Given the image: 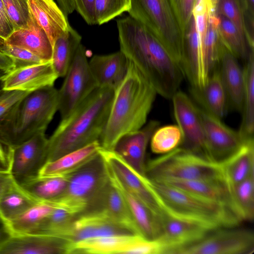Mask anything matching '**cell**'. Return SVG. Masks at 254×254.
<instances>
[{
    "instance_id": "cell-1",
    "label": "cell",
    "mask_w": 254,
    "mask_h": 254,
    "mask_svg": "<svg viewBox=\"0 0 254 254\" xmlns=\"http://www.w3.org/2000/svg\"><path fill=\"white\" fill-rule=\"evenodd\" d=\"M120 51L149 81L157 94L172 99L183 78L182 70L161 42L130 16L117 21Z\"/></svg>"
},
{
    "instance_id": "cell-2",
    "label": "cell",
    "mask_w": 254,
    "mask_h": 254,
    "mask_svg": "<svg viewBox=\"0 0 254 254\" xmlns=\"http://www.w3.org/2000/svg\"><path fill=\"white\" fill-rule=\"evenodd\" d=\"M156 94L149 81L128 60L126 74L114 90L108 118L99 140L102 148L114 150L122 136L141 128Z\"/></svg>"
},
{
    "instance_id": "cell-3",
    "label": "cell",
    "mask_w": 254,
    "mask_h": 254,
    "mask_svg": "<svg viewBox=\"0 0 254 254\" xmlns=\"http://www.w3.org/2000/svg\"><path fill=\"white\" fill-rule=\"evenodd\" d=\"M114 94L112 88L98 87L69 116L61 120L48 138L46 163L99 141Z\"/></svg>"
},
{
    "instance_id": "cell-4",
    "label": "cell",
    "mask_w": 254,
    "mask_h": 254,
    "mask_svg": "<svg viewBox=\"0 0 254 254\" xmlns=\"http://www.w3.org/2000/svg\"><path fill=\"white\" fill-rule=\"evenodd\" d=\"M58 104V90L54 86L30 93L0 119V142L14 147L45 132Z\"/></svg>"
},
{
    "instance_id": "cell-5",
    "label": "cell",
    "mask_w": 254,
    "mask_h": 254,
    "mask_svg": "<svg viewBox=\"0 0 254 254\" xmlns=\"http://www.w3.org/2000/svg\"><path fill=\"white\" fill-rule=\"evenodd\" d=\"M148 180L161 211L169 215L198 223L211 231L221 227H235L242 221L223 203Z\"/></svg>"
},
{
    "instance_id": "cell-6",
    "label": "cell",
    "mask_w": 254,
    "mask_h": 254,
    "mask_svg": "<svg viewBox=\"0 0 254 254\" xmlns=\"http://www.w3.org/2000/svg\"><path fill=\"white\" fill-rule=\"evenodd\" d=\"M145 176L164 179L225 181L221 164L178 147L145 164Z\"/></svg>"
},
{
    "instance_id": "cell-7",
    "label": "cell",
    "mask_w": 254,
    "mask_h": 254,
    "mask_svg": "<svg viewBox=\"0 0 254 254\" xmlns=\"http://www.w3.org/2000/svg\"><path fill=\"white\" fill-rule=\"evenodd\" d=\"M129 16L143 24L161 42L181 67L185 34L169 0H130Z\"/></svg>"
},
{
    "instance_id": "cell-8",
    "label": "cell",
    "mask_w": 254,
    "mask_h": 254,
    "mask_svg": "<svg viewBox=\"0 0 254 254\" xmlns=\"http://www.w3.org/2000/svg\"><path fill=\"white\" fill-rule=\"evenodd\" d=\"M109 181L107 164L99 152L85 165L69 175L65 192L51 203L80 215L95 201Z\"/></svg>"
},
{
    "instance_id": "cell-9",
    "label": "cell",
    "mask_w": 254,
    "mask_h": 254,
    "mask_svg": "<svg viewBox=\"0 0 254 254\" xmlns=\"http://www.w3.org/2000/svg\"><path fill=\"white\" fill-rule=\"evenodd\" d=\"M58 90V110L61 120L66 119L98 85L91 72L86 50L80 44Z\"/></svg>"
},
{
    "instance_id": "cell-10",
    "label": "cell",
    "mask_w": 254,
    "mask_h": 254,
    "mask_svg": "<svg viewBox=\"0 0 254 254\" xmlns=\"http://www.w3.org/2000/svg\"><path fill=\"white\" fill-rule=\"evenodd\" d=\"M233 227L213 230L200 241L180 249L176 254H252L253 232Z\"/></svg>"
},
{
    "instance_id": "cell-11",
    "label": "cell",
    "mask_w": 254,
    "mask_h": 254,
    "mask_svg": "<svg viewBox=\"0 0 254 254\" xmlns=\"http://www.w3.org/2000/svg\"><path fill=\"white\" fill-rule=\"evenodd\" d=\"M172 99L175 118L182 134L179 147L212 161L207 150L198 108L181 91L178 90Z\"/></svg>"
},
{
    "instance_id": "cell-12",
    "label": "cell",
    "mask_w": 254,
    "mask_h": 254,
    "mask_svg": "<svg viewBox=\"0 0 254 254\" xmlns=\"http://www.w3.org/2000/svg\"><path fill=\"white\" fill-rule=\"evenodd\" d=\"M198 110L207 150L212 161L220 163L238 151L245 144L252 142L246 141L239 131L230 128L221 120L202 108H198Z\"/></svg>"
},
{
    "instance_id": "cell-13",
    "label": "cell",
    "mask_w": 254,
    "mask_h": 254,
    "mask_svg": "<svg viewBox=\"0 0 254 254\" xmlns=\"http://www.w3.org/2000/svg\"><path fill=\"white\" fill-rule=\"evenodd\" d=\"M130 235L135 234L105 212L100 211L78 215L64 232L63 237L74 243L101 237Z\"/></svg>"
},
{
    "instance_id": "cell-14",
    "label": "cell",
    "mask_w": 254,
    "mask_h": 254,
    "mask_svg": "<svg viewBox=\"0 0 254 254\" xmlns=\"http://www.w3.org/2000/svg\"><path fill=\"white\" fill-rule=\"evenodd\" d=\"M160 219L161 234L158 239L165 247V254H176L180 249L200 241L212 231L201 224L162 211Z\"/></svg>"
},
{
    "instance_id": "cell-15",
    "label": "cell",
    "mask_w": 254,
    "mask_h": 254,
    "mask_svg": "<svg viewBox=\"0 0 254 254\" xmlns=\"http://www.w3.org/2000/svg\"><path fill=\"white\" fill-rule=\"evenodd\" d=\"M48 142L44 132L11 147L10 171L17 181L38 175L46 161Z\"/></svg>"
},
{
    "instance_id": "cell-16",
    "label": "cell",
    "mask_w": 254,
    "mask_h": 254,
    "mask_svg": "<svg viewBox=\"0 0 254 254\" xmlns=\"http://www.w3.org/2000/svg\"><path fill=\"white\" fill-rule=\"evenodd\" d=\"M52 61L14 69L1 79L3 90H17L32 92L54 86L58 78Z\"/></svg>"
},
{
    "instance_id": "cell-17",
    "label": "cell",
    "mask_w": 254,
    "mask_h": 254,
    "mask_svg": "<svg viewBox=\"0 0 254 254\" xmlns=\"http://www.w3.org/2000/svg\"><path fill=\"white\" fill-rule=\"evenodd\" d=\"M70 243L50 235L11 234L0 248V254H67Z\"/></svg>"
},
{
    "instance_id": "cell-18",
    "label": "cell",
    "mask_w": 254,
    "mask_h": 254,
    "mask_svg": "<svg viewBox=\"0 0 254 254\" xmlns=\"http://www.w3.org/2000/svg\"><path fill=\"white\" fill-rule=\"evenodd\" d=\"M159 126L158 121H150L140 129L122 136L114 149L128 165L142 176H145L146 148Z\"/></svg>"
},
{
    "instance_id": "cell-19",
    "label": "cell",
    "mask_w": 254,
    "mask_h": 254,
    "mask_svg": "<svg viewBox=\"0 0 254 254\" xmlns=\"http://www.w3.org/2000/svg\"><path fill=\"white\" fill-rule=\"evenodd\" d=\"M218 69L227 96L228 106L241 112L244 88L243 70L239 65L238 59L223 45Z\"/></svg>"
},
{
    "instance_id": "cell-20",
    "label": "cell",
    "mask_w": 254,
    "mask_h": 254,
    "mask_svg": "<svg viewBox=\"0 0 254 254\" xmlns=\"http://www.w3.org/2000/svg\"><path fill=\"white\" fill-rule=\"evenodd\" d=\"M4 42L8 45L28 50L44 62L52 61V43L31 13L27 26L14 30L4 39Z\"/></svg>"
},
{
    "instance_id": "cell-21",
    "label": "cell",
    "mask_w": 254,
    "mask_h": 254,
    "mask_svg": "<svg viewBox=\"0 0 254 254\" xmlns=\"http://www.w3.org/2000/svg\"><path fill=\"white\" fill-rule=\"evenodd\" d=\"M88 63L98 86L114 90L125 77L128 66V60L121 51L109 55H95Z\"/></svg>"
},
{
    "instance_id": "cell-22",
    "label": "cell",
    "mask_w": 254,
    "mask_h": 254,
    "mask_svg": "<svg viewBox=\"0 0 254 254\" xmlns=\"http://www.w3.org/2000/svg\"><path fill=\"white\" fill-rule=\"evenodd\" d=\"M155 181L223 203L229 207L238 217L230 188L225 181L164 179Z\"/></svg>"
},
{
    "instance_id": "cell-23",
    "label": "cell",
    "mask_w": 254,
    "mask_h": 254,
    "mask_svg": "<svg viewBox=\"0 0 254 254\" xmlns=\"http://www.w3.org/2000/svg\"><path fill=\"white\" fill-rule=\"evenodd\" d=\"M30 12L45 30L53 46L69 24L67 17L54 0H28Z\"/></svg>"
},
{
    "instance_id": "cell-24",
    "label": "cell",
    "mask_w": 254,
    "mask_h": 254,
    "mask_svg": "<svg viewBox=\"0 0 254 254\" xmlns=\"http://www.w3.org/2000/svg\"><path fill=\"white\" fill-rule=\"evenodd\" d=\"M101 147L99 141H96L57 159L47 162L40 169L37 176L47 177L69 175L98 155Z\"/></svg>"
},
{
    "instance_id": "cell-25",
    "label": "cell",
    "mask_w": 254,
    "mask_h": 254,
    "mask_svg": "<svg viewBox=\"0 0 254 254\" xmlns=\"http://www.w3.org/2000/svg\"><path fill=\"white\" fill-rule=\"evenodd\" d=\"M108 176L110 181L123 196L140 235L148 239H157L161 234L160 216L127 191L109 174Z\"/></svg>"
},
{
    "instance_id": "cell-26",
    "label": "cell",
    "mask_w": 254,
    "mask_h": 254,
    "mask_svg": "<svg viewBox=\"0 0 254 254\" xmlns=\"http://www.w3.org/2000/svg\"><path fill=\"white\" fill-rule=\"evenodd\" d=\"M92 211L105 212L135 235L141 236L123 196L110 180Z\"/></svg>"
},
{
    "instance_id": "cell-27",
    "label": "cell",
    "mask_w": 254,
    "mask_h": 254,
    "mask_svg": "<svg viewBox=\"0 0 254 254\" xmlns=\"http://www.w3.org/2000/svg\"><path fill=\"white\" fill-rule=\"evenodd\" d=\"M190 91L202 109L220 120L226 115L228 103L218 67L209 75L203 87Z\"/></svg>"
},
{
    "instance_id": "cell-28",
    "label": "cell",
    "mask_w": 254,
    "mask_h": 254,
    "mask_svg": "<svg viewBox=\"0 0 254 254\" xmlns=\"http://www.w3.org/2000/svg\"><path fill=\"white\" fill-rule=\"evenodd\" d=\"M220 164L229 187L254 176V141L245 144Z\"/></svg>"
},
{
    "instance_id": "cell-29",
    "label": "cell",
    "mask_w": 254,
    "mask_h": 254,
    "mask_svg": "<svg viewBox=\"0 0 254 254\" xmlns=\"http://www.w3.org/2000/svg\"><path fill=\"white\" fill-rule=\"evenodd\" d=\"M243 70L244 88L242 120L239 132L247 142L254 141V49H251L245 61Z\"/></svg>"
},
{
    "instance_id": "cell-30",
    "label": "cell",
    "mask_w": 254,
    "mask_h": 254,
    "mask_svg": "<svg viewBox=\"0 0 254 254\" xmlns=\"http://www.w3.org/2000/svg\"><path fill=\"white\" fill-rule=\"evenodd\" d=\"M68 179L69 175L47 177L36 176L17 182L37 201L51 203L64 193L67 187Z\"/></svg>"
},
{
    "instance_id": "cell-31",
    "label": "cell",
    "mask_w": 254,
    "mask_h": 254,
    "mask_svg": "<svg viewBox=\"0 0 254 254\" xmlns=\"http://www.w3.org/2000/svg\"><path fill=\"white\" fill-rule=\"evenodd\" d=\"M136 235L105 236L70 243L67 254H123Z\"/></svg>"
},
{
    "instance_id": "cell-32",
    "label": "cell",
    "mask_w": 254,
    "mask_h": 254,
    "mask_svg": "<svg viewBox=\"0 0 254 254\" xmlns=\"http://www.w3.org/2000/svg\"><path fill=\"white\" fill-rule=\"evenodd\" d=\"M81 36L70 25L53 44L52 63L59 77L65 75L75 52L81 44Z\"/></svg>"
},
{
    "instance_id": "cell-33",
    "label": "cell",
    "mask_w": 254,
    "mask_h": 254,
    "mask_svg": "<svg viewBox=\"0 0 254 254\" xmlns=\"http://www.w3.org/2000/svg\"><path fill=\"white\" fill-rule=\"evenodd\" d=\"M38 202L18 183L0 198V218L3 224L19 216Z\"/></svg>"
},
{
    "instance_id": "cell-34",
    "label": "cell",
    "mask_w": 254,
    "mask_h": 254,
    "mask_svg": "<svg viewBox=\"0 0 254 254\" xmlns=\"http://www.w3.org/2000/svg\"><path fill=\"white\" fill-rule=\"evenodd\" d=\"M55 207V205L50 203L38 202L4 225L13 235L32 234Z\"/></svg>"
},
{
    "instance_id": "cell-35",
    "label": "cell",
    "mask_w": 254,
    "mask_h": 254,
    "mask_svg": "<svg viewBox=\"0 0 254 254\" xmlns=\"http://www.w3.org/2000/svg\"><path fill=\"white\" fill-rule=\"evenodd\" d=\"M218 32L223 45L238 59L246 61L251 49L236 26L224 16L217 14Z\"/></svg>"
},
{
    "instance_id": "cell-36",
    "label": "cell",
    "mask_w": 254,
    "mask_h": 254,
    "mask_svg": "<svg viewBox=\"0 0 254 254\" xmlns=\"http://www.w3.org/2000/svg\"><path fill=\"white\" fill-rule=\"evenodd\" d=\"M218 18L209 14L205 34L201 41L206 71L209 75L217 67L223 46L218 32Z\"/></svg>"
},
{
    "instance_id": "cell-37",
    "label": "cell",
    "mask_w": 254,
    "mask_h": 254,
    "mask_svg": "<svg viewBox=\"0 0 254 254\" xmlns=\"http://www.w3.org/2000/svg\"><path fill=\"white\" fill-rule=\"evenodd\" d=\"M229 187L238 217L242 221L253 220L254 217V176Z\"/></svg>"
},
{
    "instance_id": "cell-38",
    "label": "cell",
    "mask_w": 254,
    "mask_h": 254,
    "mask_svg": "<svg viewBox=\"0 0 254 254\" xmlns=\"http://www.w3.org/2000/svg\"><path fill=\"white\" fill-rule=\"evenodd\" d=\"M78 215L66 208L56 206L53 211L45 218L32 234L63 238L64 232Z\"/></svg>"
},
{
    "instance_id": "cell-39",
    "label": "cell",
    "mask_w": 254,
    "mask_h": 254,
    "mask_svg": "<svg viewBox=\"0 0 254 254\" xmlns=\"http://www.w3.org/2000/svg\"><path fill=\"white\" fill-rule=\"evenodd\" d=\"M152 151L165 154L179 147L182 141V134L178 126L168 125L158 127L150 139Z\"/></svg>"
},
{
    "instance_id": "cell-40",
    "label": "cell",
    "mask_w": 254,
    "mask_h": 254,
    "mask_svg": "<svg viewBox=\"0 0 254 254\" xmlns=\"http://www.w3.org/2000/svg\"><path fill=\"white\" fill-rule=\"evenodd\" d=\"M130 0H95L96 24L101 25L130 8Z\"/></svg>"
},
{
    "instance_id": "cell-41",
    "label": "cell",
    "mask_w": 254,
    "mask_h": 254,
    "mask_svg": "<svg viewBox=\"0 0 254 254\" xmlns=\"http://www.w3.org/2000/svg\"><path fill=\"white\" fill-rule=\"evenodd\" d=\"M216 14L222 15L230 20L245 37L247 43L248 34L242 0H219Z\"/></svg>"
},
{
    "instance_id": "cell-42",
    "label": "cell",
    "mask_w": 254,
    "mask_h": 254,
    "mask_svg": "<svg viewBox=\"0 0 254 254\" xmlns=\"http://www.w3.org/2000/svg\"><path fill=\"white\" fill-rule=\"evenodd\" d=\"M14 31L27 26L30 18L28 0H2Z\"/></svg>"
},
{
    "instance_id": "cell-43",
    "label": "cell",
    "mask_w": 254,
    "mask_h": 254,
    "mask_svg": "<svg viewBox=\"0 0 254 254\" xmlns=\"http://www.w3.org/2000/svg\"><path fill=\"white\" fill-rule=\"evenodd\" d=\"M0 49L11 58L14 64V69L24 67L44 62L28 50L6 44L4 39L0 37Z\"/></svg>"
},
{
    "instance_id": "cell-44",
    "label": "cell",
    "mask_w": 254,
    "mask_h": 254,
    "mask_svg": "<svg viewBox=\"0 0 254 254\" xmlns=\"http://www.w3.org/2000/svg\"><path fill=\"white\" fill-rule=\"evenodd\" d=\"M123 254H165V249L158 239L150 240L136 235Z\"/></svg>"
},
{
    "instance_id": "cell-45",
    "label": "cell",
    "mask_w": 254,
    "mask_h": 254,
    "mask_svg": "<svg viewBox=\"0 0 254 254\" xmlns=\"http://www.w3.org/2000/svg\"><path fill=\"white\" fill-rule=\"evenodd\" d=\"M169 1L180 27L185 36L192 16L195 0H169Z\"/></svg>"
},
{
    "instance_id": "cell-46",
    "label": "cell",
    "mask_w": 254,
    "mask_h": 254,
    "mask_svg": "<svg viewBox=\"0 0 254 254\" xmlns=\"http://www.w3.org/2000/svg\"><path fill=\"white\" fill-rule=\"evenodd\" d=\"M29 93L17 90H3L0 93V119Z\"/></svg>"
},
{
    "instance_id": "cell-47",
    "label": "cell",
    "mask_w": 254,
    "mask_h": 254,
    "mask_svg": "<svg viewBox=\"0 0 254 254\" xmlns=\"http://www.w3.org/2000/svg\"><path fill=\"white\" fill-rule=\"evenodd\" d=\"M242 7L248 34L247 44L254 49V0H242Z\"/></svg>"
},
{
    "instance_id": "cell-48",
    "label": "cell",
    "mask_w": 254,
    "mask_h": 254,
    "mask_svg": "<svg viewBox=\"0 0 254 254\" xmlns=\"http://www.w3.org/2000/svg\"><path fill=\"white\" fill-rule=\"evenodd\" d=\"M75 10L88 25L96 24L95 0H74Z\"/></svg>"
},
{
    "instance_id": "cell-49",
    "label": "cell",
    "mask_w": 254,
    "mask_h": 254,
    "mask_svg": "<svg viewBox=\"0 0 254 254\" xmlns=\"http://www.w3.org/2000/svg\"><path fill=\"white\" fill-rule=\"evenodd\" d=\"M17 183L9 169L0 167V198Z\"/></svg>"
},
{
    "instance_id": "cell-50",
    "label": "cell",
    "mask_w": 254,
    "mask_h": 254,
    "mask_svg": "<svg viewBox=\"0 0 254 254\" xmlns=\"http://www.w3.org/2000/svg\"><path fill=\"white\" fill-rule=\"evenodd\" d=\"M14 31L2 0H0V37L7 39Z\"/></svg>"
},
{
    "instance_id": "cell-51",
    "label": "cell",
    "mask_w": 254,
    "mask_h": 254,
    "mask_svg": "<svg viewBox=\"0 0 254 254\" xmlns=\"http://www.w3.org/2000/svg\"><path fill=\"white\" fill-rule=\"evenodd\" d=\"M11 151V147L0 142V167L10 170Z\"/></svg>"
},
{
    "instance_id": "cell-52",
    "label": "cell",
    "mask_w": 254,
    "mask_h": 254,
    "mask_svg": "<svg viewBox=\"0 0 254 254\" xmlns=\"http://www.w3.org/2000/svg\"><path fill=\"white\" fill-rule=\"evenodd\" d=\"M14 69V64L11 58L0 49V70L4 73Z\"/></svg>"
},
{
    "instance_id": "cell-53",
    "label": "cell",
    "mask_w": 254,
    "mask_h": 254,
    "mask_svg": "<svg viewBox=\"0 0 254 254\" xmlns=\"http://www.w3.org/2000/svg\"><path fill=\"white\" fill-rule=\"evenodd\" d=\"M57 1L66 17L75 10L74 0H57Z\"/></svg>"
},
{
    "instance_id": "cell-54",
    "label": "cell",
    "mask_w": 254,
    "mask_h": 254,
    "mask_svg": "<svg viewBox=\"0 0 254 254\" xmlns=\"http://www.w3.org/2000/svg\"><path fill=\"white\" fill-rule=\"evenodd\" d=\"M11 234L6 227L2 225L0 227V248L11 237Z\"/></svg>"
},
{
    "instance_id": "cell-55",
    "label": "cell",
    "mask_w": 254,
    "mask_h": 254,
    "mask_svg": "<svg viewBox=\"0 0 254 254\" xmlns=\"http://www.w3.org/2000/svg\"><path fill=\"white\" fill-rule=\"evenodd\" d=\"M209 14L216 15L219 0H205Z\"/></svg>"
},
{
    "instance_id": "cell-56",
    "label": "cell",
    "mask_w": 254,
    "mask_h": 254,
    "mask_svg": "<svg viewBox=\"0 0 254 254\" xmlns=\"http://www.w3.org/2000/svg\"><path fill=\"white\" fill-rule=\"evenodd\" d=\"M5 73L2 71H1V70H0V87H2L1 86V79L2 78V77L3 76V75Z\"/></svg>"
},
{
    "instance_id": "cell-57",
    "label": "cell",
    "mask_w": 254,
    "mask_h": 254,
    "mask_svg": "<svg viewBox=\"0 0 254 254\" xmlns=\"http://www.w3.org/2000/svg\"><path fill=\"white\" fill-rule=\"evenodd\" d=\"M201 0H195V6L196 5H197V4H198L200 1H201Z\"/></svg>"
},
{
    "instance_id": "cell-58",
    "label": "cell",
    "mask_w": 254,
    "mask_h": 254,
    "mask_svg": "<svg viewBox=\"0 0 254 254\" xmlns=\"http://www.w3.org/2000/svg\"><path fill=\"white\" fill-rule=\"evenodd\" d=\"M2 224H3V223H2V222L1 220V219H0V225H2Z\"/></svg>"
},
{
    "instance_id": "cell-59",
    "label": "cell",
    "mask_w": 254,
    "mask_h": 254,
    "mask_svg": "<svg viewBox=\"0 0 254 254\" xmlns=\"http://www.w3.org/2000/svg\"><path fill=\"white\" fill-rule=\"evenodd\" d=\"M3 91L2 89V87H0V93Z\"/></svg>"
}]
</instances>
